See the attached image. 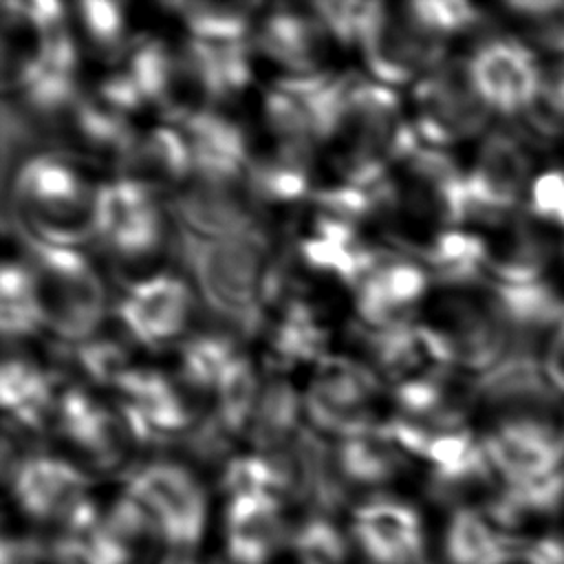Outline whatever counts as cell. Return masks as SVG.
Masks as SVG:
<instances>
[{"mask_svg":"<svg viewBox=\"0 0 564 564\" xmlns=\"http://www.w3.org/2000/svg\"><path fill=\"white\" fill-rule=\"evenodd\" d=\"M302 397L284 377H271L260 386V394L247 427L249 441L260 456L282 452L302 430Z\"/></svg>","mask_w":564,"mask_h":564,"instance_id":"4316f807","label":"cell"},{"mask_svg":"<svg viewBox=\"0 0 564 564\" xmlns=\"http://www.w3.org/2000/svg\"><path fill=\"white\" fill-rule=\"evenodd\" d=\"M189 286L167 273H154L128 286L117 304V315L130 337L150 348H161L176 339L192 315Z\"/></svg>","mask_w":564,"mask_h":564,"instance_id":"9a60e30c","label":"cell"},{"mask_svg":"<svg viewBox=\"0 0 564 564\" xmlns=\"http://www.w3.org/2000/svg\"><path fill=\"white\" fill-rule=\"evenodd\" d=\"M359 46L368 70L386 86L421 79L445 62V40L423 29L405 7L381 4Z\"/></svg>","mask_w":564,"mask_h":564,"instance_id":"4fadbf2b","label":"cell"},{"mask_svg":"<svg viewBox=\"0 0 564 564\" xmlns=\"http://www.w3.org/2000/svg\"><path fill=\"white\" fill-rule=\"evenodd\" d=\"M0 401L20 425L40 430L57 408L53 377L22 357H7L0 370Z\"/></svg>","mask_w":564,"mask_h":564,"instance_id":"83f0119b","label":"cell"},{"mask_svg":"<svg viewBox=\"0 0 564 564\" xmlns=\"http://www.w3.org/2000/svg\"><path fill=\"white\" fill-rule=\"evenodd\" d=\"M62 434L77 445L97 467L117 465L134 441L123 414H115L93 401L84 390L70 388L57 401Z\"/></svg>","mask_w":564,"mask_h":564,"instance_id":"ffe728a7","label":"cell"},{"mask_svg":"<svg viewBox=\"0 0 564 564\" xmlns=\"http://www.w3.org/2000/svg\"><path fill=\"white\" fill-rule=\"evenodd\" d=\"M295 546L304 555V564H339L346 551L339 533L324 520L315 518L300 527Z\"/></svg>","mask_w":564,"mask_h":564,"instance_id":"ee69618b","label":"cell"},{"mask_svg":"<svg viewBox=\"0 0 564 564\" xmlns=\"http://www.w3.org/2000/svg\"><path fill=\"white\" fill-rule=\"evenodd\" d=\"M236 355L238 352L227 335H196L181 348V379L192 390L214 392Z\"/></svg>","mask_w":564,"mask_h":564,"instance_id":"74e56055","label":"cell"},{"mask_svg":"<svg viewBox=\"0 0 564 564\" xmlns=\"http://www.w3.org/2000/svg\"><path fill=\"white\" fill-rule=\"evenodd\" d=\"M549 280L555 284V289L564 295V245H562V253H560V260L553 269V273L549 275Z\"/></svg>","mask_w":564,"mask_h":564,"instance_id":"bcb514c9","label":"cell"},{"mask_svg":"<svg viewBox=\"0 0 564 564\" xmlns=\"http://www.w3.org/2000/svg\"><path fill=\"white\" fill-rule=\"evenodd\" d=\"M412 104L419 139L441 150L482 137L494 115L471 82L467 57L445 59L416 79Z\"/></svg>","mask_w":564,"mask_h":564,"instance_id":"8992f818","label":"cell"},{"mask_svg":"<svg viewBox=\"0 0 564 564\" xmlns=\"http://www.w3.org/2000/svg\"><path fill=\"white\" fill-rule=\"evenodd\" d=\"M154 189L117 176L99 183L93 203L95 238L123 264H139L163 245V216Z\"/></svg>","mask_w":564,"mask_h":564,"instance_id":"30bf717a","label":"cell"},{"mask_svg":"<svg viewBox=\"0 0 564 564\" xmlns=\"http://www.w3.org/2000/svg\"><path fill=\"white\" fill-rule=\"evenodd\" d=\"M520 121L524 132L540 143L564 141V57L542 59L538 90Z\"/></svg>","mask_w":564,"mask_h":564,"instance_id":"d590c367","label":"cell"},{"mask_svg":"<svg viewBox=\"0 0 564 564\" xmlns=\"http://www.w3.org/2000/svg\"><path fill=\"white\" fill-rule=\"evenodd\" d=\"M15 236L37 284L44 326L77 346L93 339L106 315V289L93 264L77 247L40 240L18 223Z\"/></svg>","mask_w":564,"mask_h":564,"instance_id":"5b68a950","label":"cell"},{"mask_svg":"<svg viewBox=\"0 0 564 564\" xmlns=\"http://www.w3.org/2000/svg\"><path fill=\"white\" fill-rule=\"evenodd\" d=\"M313 152L275 145L273 152L253 156L247 185L260 203H293L308 194Z\"/></svg>","mask_w":564,"mask_h":564,"instance_id":"f1b7e54d","label":"cell"},{"mask_svg":"<svg viewBox=\"0 0 564 564\" xmlns=\"http://www.w3.org/2000/svg\"><path fill=\"white\" fill-rule=\"evenodd\" d=\"M258 394H260V383L251 361L245 355H236L214 390V397H216L214 414L220 419V423L227 427L229 434H240L249 427Z\"/></svg>","mask_w":564,"mask_h":564,"instance_id":"8d00e7d4","label":"cell"},{"mask_svg":"<svg viewBox=\"0 0 564 564\" xmlns=\"http://www.w3.org/2000/svg\"><path fill=\"white\" fill-rule=\"evenodd\" d=\"M44 326L37 284L29 262L7 260L0 271V328L7 339L31 337Z\"/></svg>","mask_w":564,"mask_h":564,"instance_id":"d6a6232c","label":"cell"},{"mask_svg":"<svg viewBox=\"0 0 564 564\" xmlns=\"http://www.w3.org/2000/svg\"><path fill=\"white\" fill-rule=\"evenodd\" d=\"M432 278L421 262L383 258L357 286V313L370 330L408 324Z\"/></svg>","mask_w":564,"mask_h":564,"instance_id":"e0dca14e","label":"cell"},{"mask_svg":"<svg viewBox=\"0 0 564 564\" xmlns=\"http://www.w3.org/2000/svg\"><path fill=\"white\" fill-rule=\"evenodd\" d=\"M540 364H542L546 377L564 394V319L549 335V339L542 348V355H540Z\"/></svg>","mask_w":564,"mask_h":564,"instance_id":"f6af8a7d","label":"cell"},{"mask_svg":"<svg viewBox=\"0 0 564 564\" xmlns=\"http://www.w3.org/2000/svg\"><path fill=\"white\" fill-rule=\"evenodd\" d=\"M449 564H520L522 538L505 533L485 511L458 507L443 538Z\"/></svg>","mask_w":564,"mask_h":564,"instance_id":"d4e9b609","label":"cell"},{"mask_svg":"<svg viewBox=\"0 0 564 564\" xmlns=\"http://www.w3.org/2000/svg\"><path fill=\"white\" fill-rule=\"evenodd\" d=\"M502 11L516 24L513 35L542 59L564 57V2H505Z\"/></svg>","mask_w":564,"mask_h":564,"instance_id":"e575fe53","label":"cell"},{"mask_svg":"<svg viewBox=\"0 0 564 564\" xmlns=\"http://www.w3.org/2000/svg\"><path fill=\"white\" fill-rule=\"evenodd\" d=\"M381 383L372 368L348 357L326 355L304 392L308 419L341 438L379 430L386 421L377 416Z\"/></svg>","mask_w":564,"mask_h":564,"instance_id":"9c48e42d","label":"cell"},{"mask_svg":"<svg viewBox=\"0 0 564 564\" xmlns=\"http://www.w3.org/2000/svg\"><path fill=\"white\" fill-rule=\"evenodd\" d=\"M187 29V37L207 42L247 40L256 2H223V0H185L165 2Z\"/></svg>","mask_w":564,"mask_h":564,"instance_id":"1f68e13d","label":"cell"},{"mask_svg":"<svg viewBox=\"0 0 564 564\" xmlns=\"http://www.w3.org/2000/svg\"><path fill=\"white\" fill-rule=\"evenodd\" d=\"M430 278L447 289L478 284L485 273V240L478 229H445L414 251Z\"/></svg>","mask_w":564,"mask_h":564,"instance_id":"484cf974","label":"cell"},{"mask_svg":"<svg viewBox=\"0 0 564 564\" xmlns=\"http://www.w3.org/2000/svg\"><path fill=\"white\" fill-rule=\"evenodd\" d=\"M405 9L423 29L445 42L469 33L489 20L480 7L460 0H416L405 4Z\"/></svg>","mask_w":564,"mask_h":564,"instance_id":"f35d334b","label":"cell"},{"mask_svg":"<svg viewBox=\"0 0 564 564\" xmlns=\"http://www.w3.org/2000/svg\"><path fill=\"white\" fill-rule=\"evenodd\" d=\"M227 551L236 564H264L282 542V513L273 494L231 496L225 518Z\"/></svg>","mask_w":564,"mask_h":564,"instance_id":"603a6c76","label":"cell"},{"mask_svg":"<svg viewBox=\"0 0 564 564\" xmlns=\"http://www.w3.org/2000/svg\"><path fill=\"white\" fill-rule=\"evenodd\" d=\"M300 258L306 267L357 286L383 256L366 245L359 227L328 214H317L313 234L300 242Z\"/></svg>","mask_w":564,"mask_h":564,"instance_id":"7402d4cb","label":"cell"},{"mask_svg":"<svg viewBox=\"0 0 564 564\" xmlns=\"http://www.w3.org/2000/svg\"><path fill=\"white\" fill-rule=\"evenodd\" d=\"M471 82L487 108L505 119H522L540 77L542 57L513 33L485 37L467 55Z\"/></svg>","mask_w":564,"mask_h":564,"instance_id":"7c38bea8","label":"cell"},{"mask_svg":"<svg viewBox=\"0 0 564 564\" xmlns=\"http://www.w3.org/2000/svg\"><path fill=\"white\" fill-rule=\"evenodd\" d=\"M152 522L161 542L174 551H192L207 522V498L198 478L178 463L159 460L141 467L126 485Z\"/></svg>","mask_w":564,"mask_h":564,"instance_id":"ba28073f","label":"cell"},{"mask_svg":"<svg viewBox=\"0 0 564 564\" xmlns=\"http://www.w3.org/2000/svg\"><path fill=\"white\" fill-rule=\"evenodd\" d=\"M328 37L330 33L313 11L278 9L262 20L256 33V46L291 75H313L324 73L322 64L328 55Z\"/></svg>","mask_w":564,"mask_h":564,"instance_id":"44dd1931","label":"cell"},{"mask_svg":"<svg viewBox=\"0 0 564 564\" xmlns=\"http://www.w3.org/2000/svg\"><path fill=\"white\" fill-rule=\"evenodd\" d=\"M82 29L88 42L108 59H117L126 51V13L112 0H84L77 4Z\"/></svg>","mask_w":564,"mask_h":564,"instance_id":"ab89813d","label":"cell"},{"mask_svg":"<svg viewBox=\"0 0 564 564\" xmlns=\"http://www.w3.org/2000/svg\"><path fill=\"white\" fill-rule=\"evenodd\" d=\"M176 251L194 275L207 308L245 335L264 324L269 271L267 234L247 238H203L176 225Z\"/></svg>","mask_w":564,"mask_h":564,"instance_id":"7a4b0ae2","label":"cell"},{"mask_svg":"<svg viewBox=\"0 0 564 564\" xmlns=\"http://www.w3.org/2000/svg\"><path fill=\"white\" fill-rule=\"evenodd\" d=\"M485 240V273L498 284H535L546 280L562 253L564 238L531 216L524 207L480 223Z\"/></svg>","mask_w":564,"mask_h":564,"instance_id":"8fae6325","label":"cell"},{"mask_svg":"<svg viewBox=\"0 0 564 564\" xmlns=\"http://www.w3.org/2000/svg\"><path fill=\"white\" fill-rule=\"evenodd\" d=\"M352 535L375 564H412L423 551L419 513L392 498L361 505L352 518Z\"/></svg>","mask_w":564,"mask_h":564,"instance_id":"d6986e66","label":"cell"},{"mask_svg":"<svg viewBox=\"0 0 564 564\" xmlns=\"http://www.w3.org/2000/svg\"><path fill=\"white\" fill-rule=\"evenodd\" d=\"M383 425L375 432L344 438L337 445L335 460L344 480L355 485H381L397 478L405 467V452L390 438Z\"/></svg>","mask_w":564,"mask_h":564,"instance_id":"f546056e","label":"cell"},{"mask_svg":"<svg viewBox=\"0 0 564 564\" xmlns=\"http://www.w3.org/2000/svg\"><path fill=\"white\" fill-rule=\"evenodd\" d=\"M11 482L20 509L35 520L68 524L88 505L86 476L62 458H24L15 465Z\"/></svg>","mask_w":564,"mask_h":564,"instance_id":"2e32d148","label":"cell"},{"mask_svg":"<svg viewBox=\"0 0 564 564\" xmlns=\"http://www.w3.org/2000/svg\"><path fill=\"white\" fill-rule=\"evenodd\" d=\"M194 163V176L214 183H247L253 159L245 130L214 108L178 123Z\"/></svg>","mask_w":564,"mask_h":564,"instance_id":"ac0fdd59","label":"cell"},{"mask_svg":"<svg viewBox=\"0 0 564 564\" xmlns=\"http://www.w3.org/2000/svg\"><path fill=\"white\" fill-rule=\"evenodd\" d=\"M77 361L82 370L101 386H115L121 381V377L132 368L128 361L126 348L106 337H93L77 346Z\"/></svg>","mask_w":564,"mask_h":564,"instance_id":"7bdbcfd3","label":"cell"},{"mask_svg":"<svg viewBox=\"0 0 564 564\" xmlns=\"http://www.w3.org/2000/svg\"><path fill=\"white\" fill-rule=\"evenodd\" d=\"M531 137L524 130L494 128L480 137L471 165L465 170L471 200V223L522 209L531 189L535 165Z\"/></svg>","mask_w":564,"mask_h":564,"instance_id":"52a82bcc","label":"cell"},{"mask_svg":"<svg viewBox=\"0 0 564 564\" xmlns=\"http://www.w3.org/2000/svg\"><path fill=\"white\" fill-rule=\"evenodd\" d=\"M379 9L381 2L357 0H319L311 4V11L319 18L330 37L346 46L361 42Z\"/></svg>","mask_w":564,"mask_h":564,"instance_id":"60d3db41","label":"cell"},{"mask_svg":"<svg viewBox=\"0 0 564 564\" xmlns=\"http://www.w3.org/2000/svg\"><path fill=\"white\" fill-rule=\"evenodd\" d=\"M176 225L203 238H247L260 236L264 223L260 200L247 183H214L192 178L170 203Z\"/></svg>","mask_w":564,"mask_h":564,"instance_id":"5bb4252c","label":"cell"},{"mask_svg":"<svg viewBox=\"0 0 564 564\" xmlns=\"http://www.w3.org/2000/svg\"><path fill=\"white\" fill-rule=\"evenodd\" d=\"M271 348L284 364L324 359L328 355V330L315 306L304 297L286 300L271 330Z\"/></svg>","mask_w":564,"mask_h":564,"instance_id":"4dcf8cb0","label":"cell"},{"mask_svg":"<svg viewBox=\"0 0 564 564\" xmlns=\"http://www.w3.org/2000/svg\"><path fill=\"white\" fill-rule=\"evenodd\" d=\"M366 348L375 366L390 379H397L399 383L423 375L421 368H425L427 364L436 366L419 333V326L410 322L392 328H381V330L368 328Z\"/></svg>","mask_w":564,"mask_h":564,"instance_id":"836d02e7","label":"cell"},{"mask_svg":"<svg viewBox=\"0 0 564 564\" xmlns=\"http://www.w3.org/2000/svg\"><path fill=\"white\" fill-rule=\"evenodd\" d=\"M117 170L121 178H132L154 192L194 176L189 145L183 132L172 126L139 134Z\"/></svg>","mask_w":564,"mask_h":564,"instance_id":"cb8c5ba5","label":"cell"},{"mask_svg":"<svg viewBox=\"0 0 564 564\" xmlns=\"http://www.w3.org/2000/svg\"><path fill=\"white\" fill-rule=\"evenodd\" d=\"M524 209L564 238V163L549 165L535 174Z\"/></svg>","mask_w":564,"mask_h":564,"instance_id":"b9f144b4","label":"cell"},{"mask_svg":"<svg viewBox=\"0 0 564 564\" xmlns=\"http://www.w3.org/2000/svg\"><path fill=\"white\" fill-rule=\"evenodd\" d=\"M416 326L441 368L480 377L516 357V330L489 278L449 289Z\"/></svg>","mask_w":564,"mask_h":564,"instance_id":"3957f363","label":"cell"},{"mask_svg":"<svg viewBox=\"0 0 564 564\" xmlns=\"http://www.w3.org/2000/svg\"><path fill=\"white\" fill-rule=\"evenodd\" d=\"M90 187L70 154L29 156L13 174L15 223L40 240L75 247L95 238Z\"/></svg>","mask_w":564,"mask_h":564,"instance_id":"277c9868","label":"cell"},{"mask_svg":"<svg viewBox=\"0 0 564 564\" xmlns=\"http://www.w3.org/2000/svg\"><path fill=\"white\" fill-rule=\"evenodd\" d=\"M480 443L502 485L564 471V394L535 359L511 357L476 377Z\"/></svg>","mask_w":564,"mask_h":564,"instance_id":"6da1fadb","label":"cell"}]
</instances>
